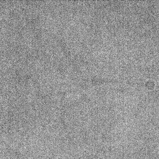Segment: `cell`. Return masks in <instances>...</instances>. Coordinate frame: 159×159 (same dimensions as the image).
Masks as SVG:
<instances>
[]
</instances>
